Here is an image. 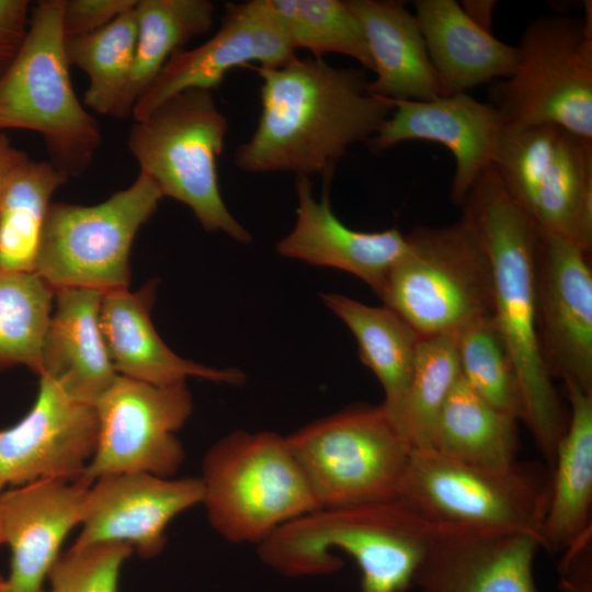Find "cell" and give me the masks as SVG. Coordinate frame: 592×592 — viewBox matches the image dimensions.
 Here are the masks:
<instances>
[{
    "mask_svg": "<svg viewBox=\"0 0 592 592\" xmlns=\"http://www.w3.org/2000/svg\"><path fill=\"white\" fill-rule=\"evenodd\" d=\"M257 70L261 114L234 160L246 172L325 175L351 145L371 139L394 109L367 91L363 69L295 57Z\"/></svg>",
    "mask_w": 592,
    "mask_h": 592,
    "instance_id": "obj_1",
    "label": "cell"
},
{
    "mask_svg": "<svg viewBox=\"0 0 592 592\" xmlns=\"http://www.w3.org/2000/svg\"><path fill=\"white\" fill-rule=\"evenodd\" d=\"M560 592H592V531L562 551Z\"/></svg>",
    "mask_w": 592,
    "mask_h": 592,
    "instance_id": "obj_38",
    "label": "cell"
},
{
    "mask_svg": "<svg viewBox=\"0 0 592 592\" xmlns=\"http://www.w3.org/2000/svg\"><path fill=\"white\" fill-rule=\"evenodd\" d=\"M536 230L592 250V140L557 125L503 129L493 160Z\"/></svg>",
    "mask_w": 592,
    "mask_h": 592,
    "instance_id": "obj_12",
    "label": "cell"
},
{
    "mask_svg": "<svg viewBox=\"0 0 592 592\" xmlns=\"http://www.w3.org/2000/svg\"><path fill=\"white\" fill-rule=\"evenodd\" d=\"M136 52L133 69L113 117H132L137 100L158 77L169 58L213 24L208 0H137Z\"/></svg>",
    "mask_w": 592,
    "mask_h": 592,
    "instance_id": "obj_29",
    "label": "cell"
},
{
    "mask_svg": "<svg viewBox=\"0 0 592 592\" xmlns=\"http://www.w3.org/2000/svg\"><path fill=\"white\" fill-rule=\"evenodd\" d=\"M516 47L513 72L489 89L504 129L557 125L592 140V2L532 20Z\"/></svg>",
    "mask_w": 592,
    "mask_h": 592,
    "instance_id": "obj_7",
    "label": "cell"
},
{
    "mask_svg": "<svg viewBox=\"0 0 592 592\" xmlns=\"http://www.w3.org/2000/svg\"><path fill=\"white\" fill-rule=\"evenodd\" d=\"M90 483L46 479L3 490L0 513L10 548L7 592H45L61 546L80 525Z\"/></svg>",
    "mask_w": 592,
    "mask_h": 592,
    "instance_id": "obj_20",
    "label": "cell"
},
{
    "mask_svg": "<svg viewBox=\"0 0 592 592\" xmlns=\"http://www.w3.org/2000/svg\"><path fill=\"white\" fill-rule=\"evenodd\" d=\"M0 592H7L5 578L0 574Z\"/></svg>",
    "mask_w": 592,
    "mask_h": 592,
    "instance_id": "obj_42",
    "label": "cell"
},
{
    "mask_svg": "<svg viewBox=\"0 0 592 592\" xmlns=\"http://www.w3.org/2000/svg\"><path fill=\"white\" fill-rule=\"evenodd\" d=\"M94 405L73 398L39 376L35 401L14 425L0 429V492L30 482L77 480L96 445Z\"/></svg>",
    "mask_w": 592,
    "mask_h": 592,
    "instance_id": "obj_15",
    "label": "cell"
},
{
    "mask_svg": "<svg viewBox=\"0 0 592 592\" xmlns=\"http://www.w3.org/2000/svg\"><path fill=\"white\" fill-rule=\"evenodd\" d=\"M134 9L96 32L65 38L69 66L89 78L83 104L95 113L113 117L128 82L137 38Z\"/></svg>",
    "mask_w": 592,
    "mask_h": 592,
    "instance_id": "obj_31",
    "label": "cell"
},
{
    "mask_svg": "<svg viewBox=\"0 0 592 592\" xmlns=\"http://www.w3.org/2000/svg\"><path fill=\"white\" fill-rule=\"evenodd\" d=\"M517 421L482 399L460 375L439 415L431 449L470 465L506 468L516 463Z\"/></svg>",
    "mask_w": 592,
    "mask_h": 592,
    "instance_id": "obj_28",
    "label": "cell"
},
{
    "mask_svg": "<svg viewBox=\"0 0 592 592\" xmlns=\"http://www.w3.org/2000/svg\"><path fill=\"white\" fill-rule=\"evenodd\" d=\"M228 119L212 91H182L135 121L127 148L146 174L168 196L186 205L202 227L240 243L250 232L228 210L219 190L217 158Z\"/></svg>",
    "mask_w": 592,
    "mask_h": 592,
    "instance_id": "obj_6",
    "label": "cell"
},
{
    "mask_svg": "<svg viewBox=\"0 0 592 592\" xmlns=\"http://www.w3.org/2000/svg\"><path fill=\"white\" fill-rule=\"evenodd\" d=\"M156 281L137 292L128 288L105 292L100 322L112 364L118 375L164 386L198 377L213 383L241 385L244 374L237 368H215L175 354L155 329L150 312Z\"/></svg>",
    "mask_w": 592,
    "mask_h": 592,
    "instance_id": "obj_22",
    "label": "cell"
},
{
    "mask_svg": "<svg viewBox=\"0 0 592 592\" xmlns=\"http://www.w3.org/2000/svg\"><path fill=\"white\" fill-rule=\"evenodd\" d=\"M570 402L555 451L542 547L562 553L592 531V392L565 384Z\"/></svg>",
    "mask_w": 592,
    "mask_h": 592,
    "instance_id": "obj_26",
    "label": "cell"
},
{
    "mask_svg": "<svg viewBox=\"0 0 592 592\" xmlns=\"http://www.w3.org/2000/svg\"><path fill=\"white\" fill-rule=\"evenodd\" d=\"M459 376L456 334L420 338L408 390L392 415L412 449L431 448L439 415Z\"/></svg>",
    "mask_w": 592,
    "mask_h": 592,
    "instance_id": "obj_32",
    "label": "cell"
},
{
    "mask_svg": "<svg viewBox=\"0 0 592 592\" xmlns=\"http://www.w3.org/2000/svg\"><path fill=\"white\" fill-rule=\"evenodd\" d=\"M372 58L375 79L367 91L389 101H424L442 95L414 13L402 2L348 0Z\"/></svg>",
    "mask_w": 592,
    "mask_h": 592,
    "instance_id": "obj_25",
    "label": "cell"
},
{
    "mask_svg": "<svg viewBox=\"0 0 592 592\" xmlns=\"http://www.w3.org/2000/svg\"><path fill=\"white\" fill-rule=\"evenodd\" d=\"M332 172L325 174L319 201L312 195L309 177L297 175L296 221L292 231L276 243V251L288 259L348 272L378 296L388 272L407 249L406 235L397 228L366 232L344 225L330 206Z\"/></svg>",
    "mask_w": 592,
    "mask_h": 592,
    "instance_id": "obj_21",
    "label": "cell"
},
{
    "mask_svg": "<svg viewBox=\"0 0 592 592\" xmlns=\"http://www.w3.org/2000/svg\"><path fill=\"white\" fill-rule=\"evenodd\" d=\"M30 2L0 0V76L16 55L27 31Z\"/></svg>",
    "mask_w": 592,
    "mask_h": 592,
    "instance_id": "obj_39",
    "label": "cell"
},
{
    "mask_svg": "<svg viewBox=\"0 0 592 592\" xmlns=\"http://www.w3.org/2000/svg\"><path fill=\"white\" fill-rule=\"evenodd\" d=\"M433 522L399 500L318 509L289 522L258 544L261 559L291 576L323 574L350 556L361 571V592H405L426 549Z\"/></svg>",
    "mask_w": 592,
    "mask_h": 592,
    "instance_id": "obj_3",
    "label": "cell"
},
{
    "mask_svg": "<svg viewBox=\"0 0 592 592\" xmlns=\"http://www.w3.org/2000/svg\"><path fill=\"white\" fill-rule=\"evenodd\" d=\"M62 7L64 0H44L35 5L24 39L0 76V132L38 133L49 161L69 178L88 171L102 136L72 88Z\"/></svg>",
    "mask_w": 592,
    "mask_h": 592,
    "instance_id": "obj_4",
    "label": "cell"
},
{
    "mask_svg": "<svg viewBox=\"0 0 592 592\" xmlns=\"http://www.w3.org/2000/svg\"><path fill=\"white\" fill-rule=\"evenodd\" d=\"M133 551L125 543L72 544L48 574L50 592H118L122 567Z\"/></svg>",
    "mask_w": 592,
    "mask_h": 592,
    "instance_id": "obj_36",
    "label": "cell"
},
{
    "mask_svg": "<svg viewBox=\"0 0 592 592\" xmlns=\"http://www.w3.org/2000/svg\"><path fill=\"white\" fill-rule=\"evenodd\" d=\"M414 16L442 95L508 78L517 47L477 25L455 0H417Z\"/></svg>",
    "mask_w": 592,
    "mask_h": 592,
    "instance_id": "obj_24",
    "label": "cell"
},
{
    "mask_svg": "<svg viewBox=\"0 0 592 592\" xmlns=\"http://www.w3.org/2000/svg\"><path fill=\"white\" fill-rule=\"evenodd\" d=\"M537 536L433 522L413 584L422 592H537Z\"/></svg>",
    "mask_w": 592,
    "mask_h": 592,
    "instance_id": "obj_18",
    "label": "cell"
},
{
    "mask_svg": "<svg viewBox=\"0 0 592 592\" xmlns=\"http://www.w3.org/2000/svg\"><path fill=\"white\" fill-rule=\"evenodd\" d=\"M202 504L231 543L260 544L281 526L319 509L287 437L236 431L205 454Z\"/></svg>",
    "mask_w": 592,
    "mask_h": 592,
    "instance_id": "obj_5",
    "label": "cell"
},
{
    "mask_svg": "<svg viewBox=\"0 0 592 592\" xmlns=\"http://www.w3.org/2000/svg\"><path fill=\"white\" fill-rule=\"evenodd\" d=\"M389 102L395 111L367 140L371 151L378 153L407 140L444 146L455 162L451 200L462 205L479 175L493 163L504 129L498 110L466 92Z\"/></svg>",
    "mask_w": 592,
    "mask_h": 592,
    "instance_id": "obj_19",
    "label": "cell"
},
{
    "mask_svg": "<svg viewBox=\"0 0 592 592\" xmlns=\"http://www.w3.org/2000/svg\"><path fill=\"white\" fill-rule=\"evenodd\" d=\"M295 52L269 0L227 3L218 31L195 48L177 50L137 100L132 117L145 118L185 90H215L236 67L252 61L283 66L296 57Z\"/></svg>",
    "mask_w": 592,
    "mask_h": 592,
    "instance_id": "obj_16",
    "label": "cell"
},
{
    "mask_svg": "<svg viewBox=\"0 0 592 592\" xmlns=\"http://www.w3.org/2000/svg\"><path fill=\"white\" fill-rule=\"evenodd\" d=\"M295 50L306 49L315 58L337 53L372 70V58L363 30L348 0H269Z\"/></svg>",
    "mask_w": 592,
    "mask_h": 592,
    "instance_id": "obj_34",
    "label": "cell"
},
{
    "mask_svg": "<svg viewBox=\"0 0 592 592\" xmlns=\"http://www.w3.org/2000/svg\"><path fill=\"white\" fill-rule=\"evenodd\" d=\"M286 437L319 509L397 500L412 447L382 405L351 406Z\"/></svg>",
    "mask_w": 592,
    "mask_h": 592,
    "instance_id": "obj_9",
    "label": "cell"
},
{
    "mask_svg": "<svg viewBox=\"0 0 592 592\" xmlns=\"http://www.w3.org/2000/svg\"><path fill=\"white\" fill-rule=\"evenodd\" d=\"M29 158L26 152L15 148L0 132V189L11 172Z\"/></svg>",
    "mask_w": 592,
    "mask_h": 592,
    "instance_id": "obj_40",
    "label": "cell"
},
{
    "mask_svg": "<svg viewBox=\"0 0 592 592\" xmlns=\"http://www.w3.org/2000/svg\"><path fill=\"white\" fill-rule=\"evenodd\" d=\"M536 330L551 376L592 392V270L590 252L536 230Z\"/></svg>",
    "mask_w": 592,
    "mask_h": 592,
    "instance_id": "obj_14",
    "label": "cell"
},
{
    "mask_svg": "<svg viewBox=\"0 0 592 592\" xmlns=\"http://www.w3.org/2000/svg\"><path fill=\"white\" fill-rule=\"evenodd\" d=\"M202 500L200 477L172 479L146 473L101 477L88 490L73 545L125 543L140 557L153 558L164 548L169 523Z\"/></svg>",
    "mask_w": 592,
    "mask_h": 592,
    "instance_id": "obj_17",
    "label": "cell"
},
{
    "mask_svg": "<svg viewBox=\"0 0 592 592\" xmlns=\"http://www.w3.org/2000/svg\"><path fill=\"white\" fill-rule=\"evenodd\" d=\"M549 494L550 474L538 463L489 468L426 448L411 451L397 500L435 523L521 531L542 544Z\"/></svg>",
    "mask_w": 592,
    "mask_h": 592,
    "instance_id": "obj_10",
    "label": "cell"
},
{
    "mask_svg": "<svg viewBox=\"0 0 592 592\" xmlns=\"http://www.w3.org/2000/svg\"><path fill=\"white\" fill-rule=\"evenodd\" d=\"M321 299L353 333L360 360L380 383L382 406L392 417L408 390L421 337L385 305L368 306L335 293Z\"/></svg>",
    "mask_w": 592,
    "mask_h": 592,
    "instance_id": "obj_27",
    "label": "cell"
},
{
    "mask_svg": "<svg viewBox=\"0 0 592 592\" xmlns=\"http://www.w3.org/2000/svg\"><path fill=\"white\" fill-rule=\"evenodd\" d=\"M464 12L481 29L491 32L496 1L466 0L460 4Z\"/></svg>",
    "mask_w": 592,
    "mask_h": 592,
    "instance_id": "obj_41",
    "label": "cell"
},
{
    "mask_svg": "<svg viewBox=\"0 0 592 592\" xmlns=\"http://www.w3.org/2000/svg\"><path fill=\"white\" fill-rule=\"evenodd\" d=\"M456 339L464 380L491 406L522 420L514 363L493 317L471 322L456 333Z\"/></svg>",
    "mask_w": 592,
    "mask_h": 592,
    "instance_id": "obj_35",
    "label": "cell"
},
{
    "mask_svg": "<svg viewBox=\"0 0 592 592\" xmlns=\"http://www.w3.org/2000/svg\"><path fill=\"white\" fill-rule=\"evenodd\" d=\"M462 206V219L489 260L492 317L514 363L523 405L522 421L551 464L568 420L537 337L536 229L506 193L493 164L479 175Z\"/></svg>",
    "mask_w": 592,
    "mask_h": 592,
    "instance_id": "obj_2",
    "label": "cell"
},
{
    "mask_svg": "<svg viewBox=\"0 0 592 592\" xmlns=\"http://www.w3.org/2000/svg\"><path fill=\"white\" fill-rule=\"evenodd\" d=\"M54 297L35 273L0 270V371L24 365L39 375Z\"/></svg>",
    "mask_w": 592,
    "mask_h": 592,
    "instance_id": "obj_33",
    "label": "cell"
},
{
    "mask_svg": "<svg viewBox=\"0 0 592 592\" xmlns=\"http://www.w3.org/2000/svg\"><path fill=\"white\" fill-rule=\"evenodd\" d=\"M98 437L81 478L146 473L171 477L185 453L175 436L193 410L185 382L158 386L122 375L94 403Z\"/></svg>",
    "mask_w": 592,
    "mask_h": 592,
    "instance_id": "obj_13",
    "label": "cell"
},
{
    "mask_svg": "<svg viewBox=\"0 0 592 592\" xmlns=\"http://www.w3.org/2000/svg\"><path fill=\"white\" fill-rule=\"evenodd\" d=\"M2 544H4V540H3V532H2V524H1V513H0V545H2Z\"/></svg>",
    "mask_w": 592,
    "mask_h": 592,
    "instance_id": "obj_43",
    "label": "cell"
},
{
    "mask_svg": "<svg viewBox=\"0 0 592 592\" xmlns=\"http://www.w3.org/2000/svg\"><path fill=\"white\" fill-rule=\"evenodd\" d=\"M137 0H64L61 26L65 38L96 32L132 10Z\"/></svg>",
    "mask_w": 592,
    "mask_h": 592,
    "instance_id": "obj_37",
    "label": "cell"
},
{
    "mask_svg": "<svg viewBox=\"0 0 592 592\" xmlns=\"http://www.w3.org/2000/svg\"><path fill=\"white\" fill-rule=\"evenodd\" d=\"M162 197L139 172L128 187L96 205L52 203L34 273L54 291L128 288L132 244Z\"/></svg>",
    "mask_w": 592,
    "mask_h": 592,
    "instance_id": "obj_11",
    "label": "cell"
},
{
    "mask_svg": "<svg viewBox=\"0 0 592 592\" xmlns=\"http://www.w3.org/2000/svg\"><path fill=\"white\" fill-rule=\"evenodd\" d=\"M378 294L421 338L456 334L492 316V276L482 247L460 218L417 227Z\"/></svg>",
    "mask_w": 592,
    "mask_h": 592,
    "instance_id": "obj_8",
    "label": "cell"
},
{
    "mask_svg": "<svg viewBox=\"0 0 592 592\" xmlns=\"http://www.w3.org/2000/svg\"><path fill=\"white\" fill-rule=\"evenodd\" d=\"M68 180L49 160L27 159L0 189V270L34 273L54 193Z\"/></svg>",
    "mask_w": 592,
    "mask_h": 592,
    "instance_id": "obj_30",
    "label": "cell"
},
{
    "mask_svg": "<svg viewBox=\"0 0 592 592\" xmlns=\"http://www.w3.org/2000/svg\"><path fill=\"white\" fill-rule=\"evenodd\" d=\"M103 294L86 287L55 291L38 375L57 380L73 398L91 405L118 375L101 329Z\"/></svg>",
    "mask_w": 592,
    "mask_h": 592,
    "instance_id": "obj_23",
    "label": "cell"
}]
</instances>
